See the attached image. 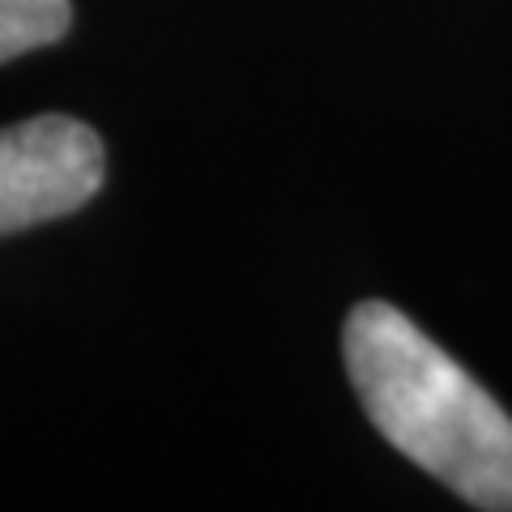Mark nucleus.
Returning a JSON list of instances; mask_svg holds the SVG:
<instances>
[{
	"mask_svg": "<svg viewBox=\"0 0 512 512\" xmlns=\"http://www.w3.org/2000/svg\"><path fill=\"white\" fill-rule=\"evenodd\" d=\"M69 22V0H0V64L64 39Z\"/></svg>",
	"mask_w": 512,
	"mask_h": 512,
	"instance_id": "obj_3",
	"label": "nucleus"
},
{
	"mask_svg": "<svg viewBox=\"0 0 512 512\" xmlns=\"http://www.w3.org/2000/svg\"><path fill=\"white\" fill-rule=\"evenodd\" d=\"M342 346L367 419L397 453L466 504L512 512V419L466 367L376 299L350 312Z\"/></svg>",
	"mask_w": 512,
	"mask_h": 512,
	"instance_id": "obj_1",
	"label": "nucleus"
},
{
	"mask_svg": "<svg viewBox=\"0 0 512 512\" xmlns=\"http://www.w3.org/2000/svg\"><path fill=\"white\" fill-rule=\"evenodd\" d=\"M103 141L73 116L0 128V235L64 218L99 192Z\"/></svg>",
	"mask_w": 512,
	"mask_h": 512,
	"instance_id": "obj_2",
	"label": "nucleus"
}]
</instances>
